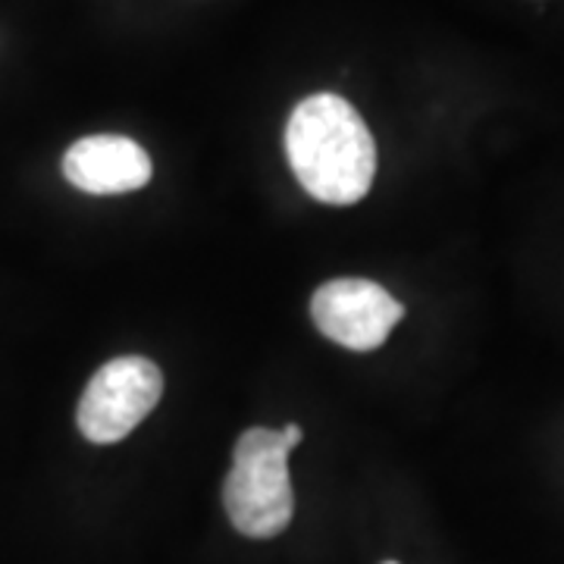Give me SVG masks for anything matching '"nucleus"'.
Instances as JSON below:
<instances>
[{
	"label": "nucleus",
	"instance_id": "nucleus-1",
	"mask_svg": "<svg viewBox=\"0 0 564 564\" xmlns=\"http://www.w3.org/2000/svg\"><path fill=\"white\" fill-rule=\"evenodd\" d=\"M285 154L304 192L333 207L361 202L377 176L373 135L339 95H311L292 110Z\"/></svg>",
	"mask_w": 564,
	"mask_h": 564
},
{
	"label": "nucleus",
	"instance_id": "nucleus-2",
	"mask_svg": "<svg viewBox=\"0 0 564 564\" xmlns=\"http://www.w3.org/2000/svg\"><path fill=\"white\" fill-rule=\"evenodd\" d=\"M223 505L232 527L248 540L280 536L292 524L295 496L289 480V448L276 430H245L223 486Z\"/></svg>",
	"mask_w": 564,
	"mask_h": 564
},
{
	"label": "nucleus",
	"instance_id": "nucleus-3",
	"mask_svg": "<svg viewBox=\"0 0 564 564\" xmlns=\"http://www.w3.org/2000/svg\"><path fill=\"white\" fill-rule=\"evenodd\" d=\"M161 395V367L141 355H122L91 377L82 392L76 423L88 443H120L158 408Z\"/></svg>",
	"mask_w": 564,
	"mask_h": 564
},
{
	"label": "nucleus",
	"instance_id": "nucleus-4",
	"mask_svg": "<svg viewBox=\"0 0 564 564\" xmlns=\"http://www.w3.org/2000/svg\"><path fill=\"white\" fill-rule=\"evenodd\" d=\"M311 317L348 351H373L404 317V304L370 280H329L314 292Z\"/></svg>",
	"mask_w": 564,
	"mask_h": 564
},
{
	"label": "nucleus",
	"instance_id": "nucleus-5",
	"mask_svg": "<svg viewBox=\"0 0 564 564\" xmlns=\"http://www.w3.org/2000/svg\"><path fill=\"white\" fill-rule=\"evenodd\" d=\"M63 176L88 195H126L151 182L154 163L139 141L126 135H88L63 154Z\"/></svg>",
	"mask_w": 564,
	"mask_h": 564
},
{
	"label": "nucleus",
	"instance_id": "nucleus-6",
	"mask_svg": "<svg viewBox=\"0 0 564 564\" xmlns=\"http://www.w3.org/2000/svg\"><path fill=\"white\" fill-rule=\"evenodd\" d=\"M280 440H282V445H285V448L292 452L295 445H302L304 430H302V426H299V423H289L285 430H280Z\"/></svg>",
	"mask_w": 564,
	"mask_h": 564
},
{
	"label": "nucleus",
	"instance_id": "nucleus-7",
	"mask_svg": "<svg viewBox=\"0 0 564 564\" xmlns=\"http://www.w3.org/2000/svg\"><path fill=\"white\" fill-rule=\"evenodd\" d=\"M383 564H395V562H383Z\"/></svg>",
	"mask_w": 564,
	"mask_h": 564
}]
</instances>
